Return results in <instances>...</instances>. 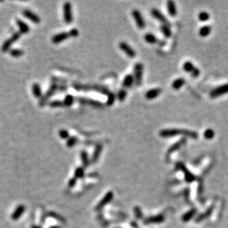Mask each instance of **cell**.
<instances>
[{"label": "cell", "mask_w": 228, "mask_h": 228, "mask_svg": "<svg viewBox=\"0 0 228 228\" xmlns=\"http://www.w3.org/2000/svg\"><path fill=\"white\" fill-rule=\"evenodd\" d=\"M160 136L163 138H171L174 137L178 135L189 137L191 139H197L199 137V135L197 131H192L190 129H162L159 132Z\"/></svg>", "instance_id": "cell-1"}, {"label": "cell", "mask_w": 228, "mask_h": 228, "mask_svg": "<svg viewBox=\"0 0 228 228\" xmlns=\"http://www.w3.org/2000/svg\"><path fill=\"white\" fill-rule=\"evenodd\" d=\"M143 70H144V67L142 63L138 62L134 66V78H135V83L137 86L142 85Z\"/></svg>", "instance_id": "cell-2"}, {"label": "cell", "mask_w": 228, "mask_h": 228, "mask_svg": "<svg viewBox=\"0 0 228 228\" xmlns=\"http://www.w3.org/2000/svg\"><path fill=\"white\" fill-rule=\"evenodd\" d=\"M20 36H21L20 32H16V33H14V34L11 35V37H10L9 39H7V40L4 41L1 48L2 52H5L7 51H10L11 46H12L13 44H14L16 41L19 39Z\"/></svg>", "instance_id": "cell-3"}, {"label": "cell", "mask_w": 228, "mask_h": 228, "mask_svg": "<svg viewBox=\"0 0 228 228\" xmlns=\"http://www.w3.org/2000/svg\"><path fill=\"white\" fill-rule=\"evenodd\" d=\"M57 89H58V86L57 84H52L51 86H50V88H49V89L48 90V92L41 97L40 101H39V106L41 107L44 106L48 103L49 99L54 95L55 92L57 91Z\"/></svg>", "instance_id": "cell-4"}, {"label": "cell", "mask_w": 228, "mask_h": 228, "mask_svg": "<svg viewBox=\"0 0 228 228\" xmlns=\"http://www.w3.org/2000/svg\"><path fill=\"white\" fill-rule=\"evenodd\" d=\"M63 14L64 20L67 24L72 23L73 20V9H72V4L69 2H66L63 5Z\"/></svg>", "instance_id": "cell-5"}, {"label": "cell", "mask_w": 228, "mask_h": 228, "mask_svg": "<svg viewBox=\"0 0 228 228\" xmlns=\"http://www.w3.org/2000/svg\"><path fill=\"white\" fill-rule=\"evenodd\" d=\"M182 68L186 73H190L192 75V77L193 78H197L198 76H199L200 75L201 72L199 70L197 67H196L195 66L191 61H185L183 64V66H182Z\"/></svg>", "instance_id": "cell-6"}, {"label": "cell", "mask_w": 228, "mask_h": 228, "mask_svg": "<svg viewBox=\"0 0 228 228\" xmlns=\"http://www.w3.org/2000/svg\"><path fill=\"white\" fill-rule=\"evenodd\" d=\"M228 93V84H222L218 87L213 89L210 92V97L211 98H216V97H221Z\"/></svg>", "instance_id": "cell-7"}, {"label": "cell", "mask_w": 228, "mask_h": 228, "mask_svg": "<svg viewBox=\"0 0 228 228\" xmlns=\"http://www.w3.org/2000/svg\"><path fill=\"white\" fill-rule=\"evenodd\" d=\"M131 14H132V16L135 22H136L137 27L140 28V29L145 28V27H146V22H145L143 15L141 14L140 10H137V9H134L132 12H131Z\"/></svg>", "instance_id": "cell-8"}, {"label": "cell", "mask_w": 228, "mask_h": 228, "mask_svg": "<svg viewBox=\"0 0 228 228\" xmlns=\"http://www.w3.org/2000/svg\"><path fill=\"white\" fill-rule=\"evenodd\" d=\"M119 48L122 51L125 52V54L128 57L131 58L136 57V51L128 43L125 42V41H121L119 44Z\"/></svg>", "instance_id": "cell-9"}, {"label": "cell", "mask_w": 228, "mask_h": 228, "mask_svg": "<svg viewBox=\"0 0 228 228\" xmlns=\"http://www.w3.org/2000/svg\"><path fill=\"white\" fill-rule=\"evenodd\" d=\"M77 101L80 103H81V104H88L95 107V108L102 109L104 107V104L103 103L100 102L98 101H96V100L87 99L85 98V97H78Z\"/></svg>", "instance_id": "cell-10"}, {"label": "cell", "mask_w": 228, "mask_h": 228, "mask_svg": "<svg viewBox=\"0 0 228 228\" xmlns=\"http://www.w3.org/2000/svg\"><path fill=\"white\" fill-rule=\"evenodd\" d=\"M113 197H114V193L112 191H109L106 195L103 197V198L100 201V202L96 205L95 207V210L99 211L104 208L107 204H109L111 201L112 200Z\"/></svg>", "instance_id": "cell-11"}, {"label": "cell", "mask_w": 228, "mask_h": 228, "mask_svg": "<svg viewBox=\"0 0 228 228\" xmlns=\"http://www.w3.org/2000/svg\"><path fill=\"white\" fill-rule=\"evenodd\" d=\"M151 16L155 18L156 19L160 21V22H162L163 24H167V25H169V24H170V22L168 20L166 16H164V15L161 13V11L158 10V9L156 8L152 9V10H151Z\"/></svg>", "instance_id": "cell-12"}, {"label": "cell", "mask_w": 228, "mask_h": 228, "mask_svg": "<svg viewBox=\"0 0 228 228\" xmlns=\"http://www.w3.org/2000/svg\"><path fill=\"white\" fill-rule=\"evenodd\" d=\"M22 14L25 16L26 18H27L28 19H30L31 22H34L35 24H39L41 22V19L39 16L35 13H33V11L29 10V9H25L22 12Z\"/></svg>", "instance_id": "cell-13"}, {"label": "cell", "mask_w": 228, "mask_h": 228, "mask_svg": "<svg viewBox=\"0 0 228 228\" xmlns=\"http://www.w3.org/2000/svg\"><path fill=\"white\" fill-rule=\"evenodd\" d=\"M69 37H70V34H69V32H61V33H57L52 36V42L53 44H59Z\"/></svg>", "instance_id": "cell-14"}, {"label": "cell", "mask_w": 228, "mask_h": 228, "mask_svg": "<svg viewBox=\"0 0 228 228\" xmlns=\"http://www.w3.org/2000/svg\"><path fill=\"white\" fill-rule=\"evenodd\" d=\"M162 92V89L160 88H154L149 89L145 94V97L148 100H153L157 98L158 96H160Z\"/></svg>", "instance_id": "cell-15"}, {"label": "cell", "mask_w": 228, "mask_h": 228, "mask_svg": "<svg viewBox=\"0 0 228 228\" xmlns=\"http://www.w3.org/2000/svg\"><path fill=\"white\" fill-rule=\"evenodd\" d=\"M24 211H25V206L23 205H19L16 207V208L15 209V210L13 213L12 216H11V218L14 221H16L24 213Z\"/></svg>", "instance_id": "cell-16"}, {"label": "cell", "mask_w": 228, "mask_h": 228, "mask_svg": "<svg viewBox=\"0 0 228 228\" xmlns=\"http://www.w3.org/2000/svg\"><path fill=\"white\" fill-rule=\"evenodd\" d=\"M103 151V145L102 144H97V146H95V150H94L93 154H92V159H91V162L92 163H95L96 162H97L100 156H101V152Z\"/></svg>", "instance_id": "cell-17"}, {"label": "cell", "mask_w": 228, "mask_h": 228, "mask_svg": "<svg viewBox=\"0 0 228 228\" xmlns=\"http://www.w3.org/2000/svg\"><path fill=\"white\" fill-rule=\"evenodd\" d=\"M167 10L171 16H176L177 15V8L174 1L170 0L167 2Z\"/></svg>", "instance_id": "cell-18"}, {"label": "cell", "mask_w": 228, "mask_h": 228, "mask_svg": "<svg viewBox=\"0 0 228 228\" xmlns=\"http://www.w3.org/2000/svg\"><path fill=\"white\" fill-rule=\"evenodd\" d=\"M16 24L18 25L19 28V31L21 33H23V34H25V33H27L30 32V27L26 24V22H24V21L19 19H16Z\"/></svg>", "instance_id": "cell-19"}, {"label": "cell", "mask_w": 228, "mask_h": 228, "mask_svg": "<svg viewBox=\"0 0 228 228\" xmlns=\"http://www.w3.org/2000/svg\"><path fill=\"white\" fill-rule=\"evenodd\" d=\"M134 83H135L134 75L131 74H129L125 76V78H124L123 81V83H122V85H123L124 88H130L133 85Z\"/></svg>", "instance_id": "cell-20"}, {"label": "cell", "mask_w": 228, "mask_h": 228, "mask_svg": "<svg viewBox=\"0 0 228 228\" xmlns=\"http://www.w3.org/2000/svg\"><path fill=\"white\" fill-rule=\"evenodd\" d=\"M32 92H33V96L36 98H41L42 97V91H41V86L38 83H34L32 85Z\"/></svg>", "instance_id": "cell-21"}, {"label": "cell", "mask_w": 228, "mask_h": 228, "mask_svg": "<svg viewBox=\"0 0 228 228\" xmlns=\"http://www.w3.org/2000/svg\"><path fill=\"white\" fill-rule=\"evenodd\" d=\"M185 143H186L185 138L181 139V140H179L178 142H176V143H174V145H172V146L170 147L168 151V153H172V152L176 151V150L180 149V148H181V147L183 146Z\"/></svg>", "instance_id": "cell-22"}, {"label": "cell", "mask_w": 228, "mask_h": 228, "mask_svg": "<svg viewBox=\"0 0 228 228\" xmlns=\"http://www.w3.org/2000/svg\"><path fill=\"white\" fill-rule=\"evenodd\" d=\"M90 88H91V90H95V91L101 92V93H102L105 95H108L110 93V91L109 90V89L103 86L90 85Z\"/></svg>", "instance_id": "cell-23"}, {"label": "cell", "mask_w": 228, "mask_h": 228, "mask_svg": "<svg viewBox=\"0 0 228 228\" xmlns=\"http://www.w3.org/2000/svg\"><path fill=\"white\" fill-rule=\"evenodd\" d=\"M184 84H185V81H184V78H178L175 79L174 81H173L171 86H172V88L174 89L179 90L184 85Z\"/></svg>", "instance_id": "cell-24"}, {"label": "cell", "mask_w": 228, "mask_h": 228, "mask_svg": "<svg viewBox=\"0 0 228 228\" xmlns=\"http://www.w3.org/2000/svg\"><path fill=\"white\" fill-rule=\"evenodd\" d=\"M211 31H212V28H211L210 26L209 25L202 26V27L199 29V35H200L201 37H207L210 35Z\"/></svg>", "instance_id": "cell-25"}, {"label": "cell", "mask_w": 228, "mask_h": 228, "mask_svg": "<svg viewBox=\"0 0 228 228\" xmlns=\"http://www.w3.org/2000/svg\"><path fill=\"white\" fill-rule=\"evenodd\" d=\"M178 167L180 168L181 170H182V171H184V174H185V179H186V180L188 181V182H191V181H193L194 179H195L193 175H192L191 173H190L189 171L187 170V168H186L185 166H184L183 164L179 163L178 164Z\"/></svg>", "instance_id": "cell-26"}, {"label": "cell", "mask_w": 228, "mask_h": 228, "mask_svg": "<svg viewBox=\"0 0 228 228\" xmlns=\"http://www.w3.org/2000/svg\"><path fill=\"white\" fill-rule=\"evenodd\" d=\"M144 39L147 43H148V44H157V43L158 42V39H157V37H156L154 34H152V33H146V34H145Z\"/></svg>", "instance_id": "cell-27"}, {"label": "cell", "mask_w": 228, "mask_h": 228, "mask_svg": "<svg viewBox=\"0 0 228 228\" xmlns=\"http://www.w3.org/2000/svg\"><path fill=\"white\" fill-rule=\"evenodd\" d=\"M164 221V216L163 215H159V216H154V217L148 218V219L145 220V224H150V223H160V222Z\"/></svg>", "instance_id": "cell-28"}, {"label": "cell", "mask_w": 228, "mask_h": 228, "mask_svg": "<svg viewBox=\"0 0 228 228\" xmlns=\"http://www.w3.org/2000/svg\"><path fill=\"white\" fill-rule=\"evenodd\" d=\"M160 31H161L165 37L166 38L171 37L172 32H171V30L170 27H169V25H167V24H162V25L160 26Z\"/></svg>", "instance_id": "cell-29"}, {"label": "cell", "mask_w": 228, "mask_h": 228, "mask_svg": "<svg viewBox=\"0 0 228 228\" xmlns=\"http://www.w3.org/2000/svg\"><path fill=\"white\" fill-rule=\"evenodd\" d=\"M81 161L84 166L88 167L89 165V155L86 151H81Z\"/></svg>", "instance_id": "cell-30"}, {"label": "cell", "mask_w": 228, "mask_h": 228, "mask_svg": "<svg viewBox=\"0 0 228 228\" xmlns=\"http://www.w3.org/2000/svg\"><path fill=\"white\" fill-rule=\"evenodd\" d=\"M203 136L206 140H212L215 137V131L212 129H207L203 133Z\"/></svg>", "instance_id": "cell-31"}, {"label": "cell", "mask_w": 228, "mask_h": 228, "mask_svg": "<svg viewBox=\"0 0 228 228\" xmlns=\"http://www.w3.org/2000/svg\"><path fill=\"white\" fill-rule=\"evenodd\" d=\"M74 101H75V98L73 95H67V96H66L64 100V101H63L64 105V106H67V107L71 106L73 104V103H74Z\"/></svg>", "instance_id": "cell-32"}, {"label": "cell", "mask_w": 228, "mask_h": 228, "mask_svg": "<svg viewBox=\"0 0 228 228\" xmlns=\"http://www.w3.org/2000/svg\"><path fill=\"white\" fill-rule=\"evenodd\" d=\"M195 213H196L195 210H191L188 211V212L186 213H184L183 216H182V221L185 222L190 221V220L193 218V216L195 215Z\"/></svg>", "instance_id": "cell-33"}, {"label": "cell", "mask_w": 228, "mask_h": 228, "mask_svg": "<svg viewBox=\"0 0 228 228\" xmlns=\"http://www.w3.org/2000/svg\"><path fill=\"white\" fill-rule=\"evenodd\" d=\"M9 52H10V56L14 58H19L24 55V51L20 49H11Z\"/></svg>", "instance_id": "cell-34"}, {"label": "cell", "mask_w": 228, "mask_h": 228, "mask_svg": "<svg viewBox=\"0 0 228 228\" xmlns=\"http://www.w3.org/2000/svg\"><path fill=\"white\" fill-rule=\"evenodd\" d=\"M198 19L201 22H207L210 19V14L206 11H201L198 14Z\"/></svg>", "instance_id": "cell-35"}, {"label": "cell", "mask_w": 228, "mask_h": 228, "mask_svg": "<svg viewBox=\"0 0 228 228\" xmlns=\"http://www.w3.org/2000/svg\"><path fill=\"white\" fill-rule=\"evenodd\" d=\"M49 106L51 108H58V107H64L63 101H59V100H55V101H52L49 103Z\"/></svg>", "instance_id": "cell-36"}, {"label": "cell", "mask_w": 228, "mask_h": 228, "mask_svg": "<svg viewBox=\"0 0 228 228\" xmlns=\"http://www.w3.org/2000/svg\"><path fill=\"white\" fill-rule=\"evenodd\" d=\"M126 96H127V91H126L125 89H120L118 92L117 97H118V101H120V102H123V101H124V100L126 99Z\"/></svg>", "instance_id": "cell-37"}, {"label": "cell", "mask_w": 228, "mask_h": 228, "mask_svg": "<svg viewBox=\"0 0 228 228\" xmlns=\"http://www.w3.org/2000/svg\"><path fill=\"white\" fill-rule=\"evenodd\" d=\"M84 176V169L82 167H78L75 169V177L76 179H81Z\"/></svg>", "instance_id": "cell-38"}, {"label": "cell", "mask_w": 228, "mask_h": 228, "mask_svg": "<svg viewBox=\"0 0 228 228\" xmlns=\"http://www.w3.org/2000/svg\"><path fill=\"white\" fill-rule=\"evenodd\" d=\"M107 101H106V105L107 106H112L114 104V101H115L116 96L113 92H111L107 95Z\"/></svg>", "instance_id": "cell-39"}, {"label": "cell", "mask_w": 228, "mask_h": 228, "mask_svg": "<svg viewBox=\"0 0 228 228\" xmlns=\"http://www.w3.org/2000/svg\"><path fill=\"white\" fill-rule=\"evenodd\" d=\"M212 210H213V208H210L208 210H207V212H205V213L201 214V215H200V216H198V218H197V220H196V221L198 222H201V221H202L203 219H205V218L208 217V216L210 215L211 213H212Z\"/></svg>", "instance_id": "cell-40"}, {"label": "cell", "mask_w": 228, "mask_h": 228, "mask_svg": "<svg viewBox=\"0 0 228 228\" xmlns=\"http://www.w3.org/2000/svg\"><path fill=\"white\" fill-rule=\"evenodd\" d=\"M78 138L75 136L69 137V139L67 140V146L69 147V148L73 147L77 143H78Z\"/></svg>", "instance_id": "cell-41"}, {"label": "cell", "mask_w": 228, "mask_h": 228, "mask_svg": "<svg viewBox=\"0 0 228 228\" xmlns=\"http://www.w3.org/2000/svg\"><path fill=\"white\" fill-rule=\"evenodd\" d=\"M58 135H59V137H61V139H69V134L68 132V131L66 129H61L58 132Z\"/></svg>", "instance_id": "cell-42"}, {"label": "cell", "mask_w": 228, "mask_h": 228, "mask_svg": "<svg viewBox=\"0 0 228 228\" xmlns=\"http://www.w3.org/2000/svg\"><path fill=\"white\" fill-rule=\"evenodd\" d=\"M49 216H51V217H52V218H56V220H58V221H60V222H64V220L63 219V218H62L61 216H59L58 214L56 213L55 212H50V213H49Z\"/></svg>", "instance_id": "cell-43"}, {"label": "cell", "mask_w": 228, "mask_h": 228, "mask_svg": "<svg viewBox=\"0 0 228 228\" xmlns=\"http://www.w3.org/2000/svg\"><path fill=\"white\" fill-rule=\"evenodd\" d=\"M135 214L137 218H141L143 217L142 210L139 207H135Z\"/></svg>", "instance_id": "cell-44"}, {"label": "cell", "mask_w": 228, "mask_h": 228, "mask_svg": "<svg viewBox=\"0 0 228 228\" xmlns=\"http://www.w3.org/2000/svg\"><path fill=\"white\" fill-rule=\"evenodd\" d=\"M69 34H70V37H77L79 35V31L77 28H73L69 31Z\"/></svg>", "instance_id": "cell-45"}, {"label": "cell", "mask_w": 228, "mask_h": 228, "mask_svg": "<svg viewBox=\"0 0 228 228\" xmlns=\"http://www.w3.org/2000/svg\"><path fill=\"white\" fill-rule=\"evenodd\" d=\"M76 182H77V179L74 176L73 178H72L71 180L69 181V183H68L69 188H73V186L75 185Z\"/></svg>", "instance_id": "cell-46"}, {"label": "cell", "mask_w": 228, "mask_h": 228, "mask_svg": "<svg viewBox=\"0 0 228 228\" xmlns=\"http://www.w3.org/2000/svg\"><path fill=\"white\" fill-rule=\"evenodd\" d=\"M31 228H42V227H40V226H38V225H32Z\"/></svg>", "instance_id": "cell-47"}, {"label": "cell", "mask_w": 228, "mask_h": 228, "mask_svg": "<svg viewBox=\"0 0 228 228\" xmlns=\"http://www.w3.org/2000/svg\"><path fill=\"white\" fill-rule=\"evenodd\" d=\"M50 228H61V227H58V226H53V227H51Z\"/></svg>", "instance_id": "cell-48"}]
</instances>
